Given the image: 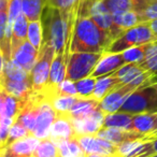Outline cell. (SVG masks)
<instances>
[{
    "instance_id": "1",
    "label": "cell",
    "mask_w": 157,
    "mask_h": 157,
    "mask_svg": "<svg viewBox=\"0 0 157 157\" xmlns=\"http://www.w3.org/2000/svg\"><path fill=\"white\" fill-rule=\"evenodd\" d=\"M78 8L69 14H63L60 10L46 6L41 14V24L43 30V44H48L56 54H63L65 46L71 42L72 30L76 18Z\"/></svg>"
},
{
    "instance_id": "2",
    "label": "cell",
    "mask_w": 157,
    "mask_h": 157,
    "mask_svg": "<svg viewBox=\"0 0 157 157\" xmlns=\"http://www.w3.org/2000/svg\"><path fill=\"white\" fill-rule=\"evenodd\" d=\"M113 40L109 33L97 26L90 16L76 15L70 53H102Z\"/></svg>"
},
{
    "instance_id": "3",
    "label": "cell",
    "mask_w": 157,
    "mask_h": 157,
    "mask_svg": "<svg viewBox=\"0 0 157 157\" xmlns=\"http://www.w3.org/2000/svg\"><path fill=\"white\" fill-rule=\"evenodd\" d=\"M155 37L147 22H142L127 30L123 31L116 39L110 43L105 52L122 53L127 48L140 46L154 41Z\"/></svg>"
},
{
    "instance_id": "4",
    "label": "cell",
    "mask_w": 157,
    "mask_h": 157,
    "mask_svg": "<svg viewBox=\"0 0 157 157\" xmlns=\"http://www.w3.org/2000/svg\"><path fill=\"white\" fill-rule=\"evenodd\" d=\"M102 53H70L68 58L65 80L78 82L88 78L98 61L102 57Z\"/></svg>"
},
{
    "instance_id": "5",
    "label": "cell",
    "mask_w": 157,
    "mask_h": 157,
    "mask_svg": "<svg viewBox=\"0 0 157 157\" xmlns=\"http://www.w3.org/2000/svg\"><path fill=\"white\" fill-rule=\"evenodd\" d=\"M118 112L128 114L157 113V88H139L133 92L123 103Z\"/></svg>"
},
{
    "instance_id": "6",
    "label": "cell",
    "mask_w": 157,
    "mask_h": 157,
    "mask_svg": "<svg viewBox=\"0 0 157 157\" xmlns=\"http://www.w3.org/2000/svg\"><path fill=\"white\" fill-rule=\"evenodd\" d=\"M55 51L48 44L42 43L39 51V57L35 67L30 72V80L33 93L42 94L45 90L50 80L51 65L54 59Z\"/></svg>"
},
{
    "instance_id": "7",
    "label": "cell",
    "mask_w": 157,
    "mask_h": 157,
    "mask_svg": "<svg viewBox=\"0 0 157 157\" xmlns=\"http://www.w3.org/2000/svg\"><path fill=\"white\" fill-rule=\"evenodd\" d=\"M114 75L122 85H131L137 88L151 86V80L154 74L138 63H125L114 72Z\"/></svg>"
},
{
    "instance_id": "8",
    "label": "cell",
    "mask_w": 157,
    "mask_h": 157,
    "mask_svg": "<svg viewBox=\"0 0 157 157\" xmlns=\"http://www.w3.org/2000/svg\"><path fill=\"white\" fill-rule=\"evenodd\" d=\"M139 88L131 85H118L111 90L102 100L99 101V109L107 114L116 113L120 111L126 99Z\"/></svg>"
},
{
    "instance_id": "9",
    "label": "cell",
    "mask_w": 157,
    "mask_h": 157,
    "mask_svg": "<svg viewBox=\"0 0 157 157\" xmlns=\"http://www.w3.org/2000/svg\"><path fill=\"white\" fill-rule=\"evenodd\" d=\"M105 117V114L99 108L85 117H72V125L75 136H96L102 128Z\"/></svg>"
},
{
    "instance_id": "10",
    "label": "cell",
    "mask_w": 157,
    "mask_h": 157,
    "mask_svg": "<svg viewBox=\"0 0 157 157\" xmlns=\"http://www.w3.org/2000/svg\"><path fill=\"white\" fill-rule=\"evenodd\" d=\"M75 139L86 155L96 154L103 156H116L117 145L97 136H75Z\"/></svg>"
},
{
    "instance_id": "11",
    "label": "cell",
    "mask_w": 157,
    "mask_h": 157,
    "mask_svg": "<svg viewBox=\"0 0 157 157\" xmlns=\"http://www.w3.org/2000/svg\"><path fill=\"white\" fill-rule=\"evenodd\" d=\"M90 16L99 28L109 33L113 37V39H116L122 33V31L115 26L112 13H110L108 8L102 2V0L93 3L90 9Z\"/></svg>"
},
{
    "instance_id": "12",
    "label": "cell",
    "mask_w": 157,
    "mask_h": 157,
    "mask_svg": "<svg viewBox=\"0 0 157 157\" xmlns=\"http://www.w3.org/2000/svg\"><path fill=\"white\" fill-rule=\"evenodd\" d=\"M56 118V111L52 107L48 100H43L40 107V112L37 118L36 129L33 135L39 140L48 139L50 136V130Z\"/></svg>"
},
{
    "instance_id": "13",
    "label": "cell",
    "mask_w": 157,
    "mask_h": 157,
    "mask_svg": "<svg viewBox=\"0 0 157 157\" xmlns=\"http://www.w3.org/2000/svg\"><path fill=\"white\" fill-rule=\"evenodd\" d=\"M75 137L72 117L69 114H56L54 123L50 130V136L48 139L52 140L55 144L63 140H69Z\"/></svg>"
},
{
    "instance_id": "14",
    "label": "cell",
    "mask_w": 157,
    "mask_h": 157,
    "mask_svg": "<svg viewBox=\"0 0 157 157\" xmlns=\"http://www.w3.org/2000/svg\"><path fill=\"white\" fill-rule=\"evenodd\" d=\"M125 63H125L122 53L103 52L102 57L98 61V63L95 67V69L93 70V72L90 74V78H98L100 76L111 74L113 72H115L116 70L120 69Z\"/></svg>"
},
{
    "instance_id": "15",
    "label": "cell",
    "mask_w": 157,
    "mask_h": 157,
    "mask_svg": "<svg viewBox=\"0 0 157 157\" xmlns=\"http://www.w3.org/2000/svg\"><path fill=\"white\" fill-rule=\"evenodd\" d=\"M39 57V51L36 50L28 40L22 43L13 53H12V60L20 67L24 68L29 73L33 68L35 67L36 63Z\"/></svg>"
},
{
    "instance_id": "16",
    "label": "cell",
    "mask_w": 157,
    "mask_h": 157,
    "mask_svg": "<svg viewBox=\"0 0 157 157\" xmlns=\"http://www.w3.org/2000/svg\"><path fill=\"white\" fill-rule=\"evenodd\" d=\"M97 137L105 139L115 145L124 143V142L132 141V140H138L144 138L142 135L136 132L133 130H124L120 128H101L97 132Z\"/></svg>"
},
{
    "instance_id": "17",
    "label": "cell",
    "mask_w": 157,
    "mask_h": 157,
    "mask_svg": "<svg viewBox=\"0 0 157 157\" xmlns=\"http://www.w3.org/2000/svg\"><path fill=\"white\" fill-rule=\"evenodd\" d=\"M1 86L7 94L21 99H28L33 93L30 78L25 81H11V80L6 78L2 74Z\"/></svg>"
},
{
    "instance_id": "18",
    "label": "cell",
    "mask_w": 157,
    "mask_h": 157,
    "mask_svg": "<svg viewBox=\"0 0 157 157\" xmlns=\"http://www.w3.org/2000/svg\"><path fill=\"white\" fill-rule=\"evenodd\" d=\"M40 142L41 140L36 138L33 135H29L27 137L14 141L7 148L14 157H33Z\"/></svg>"
},
{
    "instance_id": "19",
    "label": "cell",
    "mask_w": 157,
    "mask_h": 157,
    "mask_svg": "<svg viewBox=\"0 0 157 157\" xmlns=\"http://www.w3.org/2000/svg\"><path fill=\"white\" fill-rule=\"evenodd\" d=\"M132 130L143 137L157 130V113H139L132 115Z\"/></svg>"
},
{
    "instance_id": "20",
    "label": "cell",
    "mask_w": 157,
    "mask_h": 157,
    "mask_svg": "<svg viewBox=\"0 0 157 157\" xmlns=\"http://www.w3.org/2000/svg\"><path fill=\"white\" fill-rule=\"evenodd\" d=\"M28 18L24 13H21L15 20L12 28V41H11V52L13 53L22 43L27 40L28 33Z\"/></svg>"
},
{
    "instance_id": "21",
    "label": "cell",
    "mask_w": 157,
    "mask_h": 157,
    "mask_svg": "<svg viewBox=\"0 0 157 157\" xmlns=\"http://www.w3.org/2000/svg\"><path fill=\"white\" fill-rule=\"evenodd\" d=\"M118 85H121V83L114 75V72L108 74V75L100 76V78H96V85H95L93 98L98 101L102 100L113 88H115Z\"/></svg>"
},
{
    "instance_id": "22",
    "label": "cell",
    "mask_w": 157,
    "mask_h": 157,
    "mask_svg": "<svg viewBox=\"0 0 157 157\" xmlns=\"http://www.w3.org/2000/svg\"><path fill=\"white\" fill-rule=\"evenodd\" d=\"M102 128H120L124 130H132V114L116 112L107 114Z\"/></svg>"
},
{
    "instance_id": "23",
    "label": "cell",
    "mask_w": 157,
    "mask_h": 157,
    "mask_svg": "<svg viewBox=\"0 0 157 157\" xmlns=\"http://www.w3.org/2000/svg\"><path fill=\"white\" fill-rule=\"evenodd\" d=\"M56 145L58 150V157H86V153L83 151L75 137L60 141Z\"/></svg>"
},
{
    "instance_id": "24",
    "label": "cell",
    "mask_w": 157,
    "mask_h": 157,
    "mask_svg": "<svg viewBox=\"0 0 157 157\" xmlns=\"http://www.w3.org/2000/svg\"><path fill=\"white\" fill-rule=\"evenodd\" d=\"M113 22L115 26L120 29L121 31H125L136 25L142 23L140 16L138 15L137 12L135 11H125V12H117L113 13Z\"/></svg>"
},
{
    "instance_id": "25",
    "label": "cell",
    "mask_w": 157,
    "mask_h": 157,
    "mask_svg": "<svg viewBox=\"0 0 157 157\" xmlns=\"http://www.w3.org/2000/svg\"><path fill=\"white\" fill-rule=\"evenodd\" d=\"M135 12L142 22L157 20V0H137Z\"/></svg>"
},
{
    "instance_id": "26",
    "label": "cell",
    "mask_w": 157,
    "mask_h": 157,
    "mask_svg": "<svg viewBox=\"0 0 157 157\" xmlns=\"http://www.w3.org/2000/svg\"><path fill=\"white\" fill-rule=\"evenodd\" d=\"M28 99H21L13 97L11 95L6 93L5 98V109H3L2 115L8 116V117L13 118L14 121H17L20 114L22 113L23 109L25 108Z\"/></svg>"
},
{
    "instance_id": "27",
    "label": "cell",
    "mask_w": 157,
    "mask_h": 157,
    "mask_svg": "<svg viewBox=\"0 0 157 157\" xmlns=\"http://www.w3.org/2000/svg\"><path fill=\"white\" fill-rule=\"evenodd\" d=\"M98 108L99 101L96 99H78L68 114L73 118L85 117Z\"/></svg>"
},
{
    "instance_id": "28",
    "label": "cell",
    "mask_w": 157,
    "mask_h": 157,
    "mask_svg": "<svg viewBox=\"0 0 157 157\" xmlns=\"http://www.w3.org/2000/svg\"><path fill=\"white\" fill-rule=\"evenodd\" d=\"M48 0H23V13L29 22L39 21L44 8L48 6Z\"/></svg>"
},
{
    "instance_id": "29",
    "label": "cell",
    "mask_w": 157,
    "mask_h": 157,
    "mask_svg": "<svg viewBox=\"0 0 157 157\" xmlns=\"http://www.w3.org/2000/svg\"><path fill=\"white\" fill-rule=\"evenodd\" d=\"M3 76L11 81H25L30 78V73L11 59L3 63Z\"/></svg>"
},
{
    "instance_id": "30",
    "label": "cell",
    "mask_w": 157,
    "mask_h": 157,
    "mask_svg": "<svg viewBox=\"0 0 157 157\" xmlns=\"http://www.w3.org/2000/svg\"><path fill=\"white\" fill-rule=\"evenodd\" d=\"M78 99L80 98H78V97L55 95L50 99V102L56 111V114H68Z\"/></svg>"
},
{
    "instance_id": "31",
    "label": "cell",
    "mask_w": 157,
    "mask_h": 157,
    "mask_svg": "<svg viewBox=\"0 0 157 157\" xmlns=\"http://www.w3.org/2000/svg\"><path fill=\"white\" fill-rule=\"evenodd\" d=\"M141 66L153 74H157V39L145 44V55Z\"/></svg>"
},
{
    "instance_id": "32",
    "label": "cell",
    "mask_w": 157,
    "mask_h": 157,
    "mask_svg": "<svg viewBox=\"0 0 157 157\" xmlns=\"http://www.w3.org/2000/svg\"><path fill=\"white\" fill-rule=\"evenodd\" d=\"M27 40L30 44L40 51L43 41V30H42L41 21H31L28 23V33H27Z\"/></svg>"
},
{
    "instance_id": "33",
    "label": "cell",
    "mask_w": 157,
    "mask_h": 157,
    "mask_svg": "<svg viewBox=\"0 0 157 157\" xmlns=\"http://www.w3.org/2000/svg\"><path fill=\"white\" fill-rule=\"evenodd\" d=\"M75 84L76 92H78V98L80 99H94L93 94H94L95 85H96V78H82L80 81L74 82Z\"/></svg>"
},
{
    "instance_id": "34",
    "label": "cell",
    "mask_w": 157,
    "mask_h": 157,
    "mask_svg": "<svg viewBox=\"0 0 157 157\" xmlns=\"http://www.w3.org/2000/svg\"><path fill=\"white\" fill-rule=\"evenodd\" d=\"M137 0H102L110 13H117L125 11H135Z\"/></svg>"
},
{
    "instance_id": "35",
    "label": "cell",
    "mask_w": 157,
    "mask_h": 157,
    "mask_svg": "<svg viewBox=\"0 0 157 157\" xmlns=\"http://www.w3.org/2000/svg\"><path fill=\"white\" fill-rule=\"evenodd\" d=\"M122 55L124 57V60L126 63H138V65H141L144 60V55H145V44L127 48L124 52H122Z\"/></svg>"
},
{
    "instance_id": "36",
    "label": "cell",
    "mask_w": 157,
    "mask_h": 157,
    "mask_svg": "<svg viewBox=\"0 0 157 157\" xmlns=\"http://www.w3.org/2000/svg\"><path fill=\"white\" fill-rule=\"evenodd\" d=\"M33 157H58L57 145L50 139L41 140Z\"/></svg>"
},
{
    "instance_id": "37",
    "label": "cell",
    "mask_w": 157,
    "mask_h": 157,
    "mask_svg": "<svg viewBox=\"0 0 157 157\" xmlns=\"http://www.w3.org/2000/svg\"><path fill=\"white\" fill-rule=\"evenodd\" d=\"M14 123L16 122L13 118L8 117V116L5 115L0 116V150L1 148H7L9 131Z\"/></svg>"
},
{
    "instance_id": "38",
    "label": "cell",
    "mask_w": 157,
    "mask_h": 157,
    "mask_svg": "<svg viewBox=\"0 0 157 157\" xmlns=\"http://www.w3.org/2000/svg\"><path fill=\"white\" fill-rule=\"evenodd\" d=\"M78 1L80 0H48V5L60 10L63 14H69L78 7Z\"/></svg>"
},
{
    "instance_id": "39",
    "label": "cell",
    "mask_w": 157,
    "mask_h": 157,
    "mask_svg": "<svg viewBox=\"0 0 157 157\" xmlns=\"http://www.w3.org/2000/svg\"><path fill=\"white\" fill-rule=\"evenodd\" d=\"M31 135L24 126L20 124V123H14L12 125V127L10 128V131H9V138H8V143H7V147L10 145L11 143H13L14 141L16 140H20L22 138H25L27 136Z\"/></svg>"
},
{
    "instance_id": "40",
    "label": "cell",
    "mask_w": 157,
    "mask_h": 157,
    "mask_svg": "<svg viewBox=\"0 0 157 157\" xmlns=\"http://www.w3.org/2000/svg\"><path fill=\"white\" fill-rule=\"evenodd\" d=\"M56 95H63V96H72V97H78V95L76 92L75 84L74 82H71L69 80H63L58 86H57Z\"/></svg>"
},
{
    "instance_id": "41",
    "label": "cell",
    "mask_w": 157,
    "mask_h": 157,
    "mask_svg": "<svg viewBox=\"0 0 157 157\" xmlns=\"http://www.w3.org/2000/svg\"><path fill=\"white\" fill-rule=\"evenodd\" d=\"M154 154H157V138L144 141L143 150L141 151L138 157H147Z\"/></svg>"
},
{
    "instance_id": "42",
    "label": "cell",
    "mask_w": 157,
    "mask_h": 157,
    "mask_svg": "<svg viewBox=\"0 0 157 157\" xmlns=\"http://www.w3.org/2000/svg\"><path fill=\"white\" fill-rule=\"evenodd\" d=\"M96 1H99V0H80V1H78V7L90 10L92 5L94 2H96Z\"/></svg>"
},
{
    "instance_id": "43",
    "label": "cell",
    "mask_w": 157,
    "mask_h": 157,
    "mask_svg": "<svg viewBox=\"0 0 157 157\" xmlns=\"http://www.w3.org/2000/svg\"><path fill=\"white\" fill-rule=\"evenodd\" d=\"M5 98H6V92L0 88V116L2 115L3 109H5Z\"/></svg>"
},
{
    "instance_id": "44",
    "label": "cell",
    "mask_w": 157,
    "mask_h": 157,
    "mask_svg": "<svg viewBox=\"0 0 157 157\" xmlns=\"http://www.w3.org/2000/svg\"><path fill=\"white\" fill-rule=\"evenodd\" d=\"M148 25H150V28L151 30H152L153 35H154L155 37V40L157 39V20H154V21H150V22H147Z\"/></svg>"
},
{
    "instance_id": "45",
    "label": "cell",
    "mask_w": 157,
    "mask_h": 157,
    "mask_svg": "<svg viewBox=\"0 0 157 157\" xmlns=\"http://www.w3.org/2000/svg\"><path fill=\"white\" fill-rule=\"evenodd\" d=\"M0 157H14V156L8 151V148H1L0 150Z\"/></svg>"
},
{
    "instance_id": "46",
    "label": "cell",
    "mask_w": 157,
    "mask_h": 157,
    "mask_svg": "<svg viewBox=\"0 0 157 157\" xmlns=\"http://www.w3.org/2000/svg\"><path fill=\"white\" fill-rule=\"evenodd\" d=\"M8 5H9V0H0V12L8 10Z\"/></svg>"
},
{
    "instance_id": "47",
    "label": "cell",
    "mask_w": 157,
    "mask_h": 157,
    "mask_svg": "<svg viewBox=\"0 0 157 157\" xmlns=\"http://www.w3.org/2000/svg\"><path fill=\"white\" fill-rule=\"evenodd\" d=\"M155 138H157V130H156V131H154L153 133H151V135H148V136H146V137H144V138H143V140H144V141H146V140L155 139Z\"/></svg>"
},
{
    "instance_id": "48",
    "label": "cell",
    "mask_w": 157,
    "mask_h": 157,
    "mask_svg": "<svg viewBox=\"0 0 157 157\" xmlns=\"http://www.w3.org/2000/svg\"><path fill=\"white\" fill-rule=\"evenodd\" d=\"M151 86L157 88V74H154V75H153L152 80H151Z\"/></svg>"
},
{
    "instance_id": "49",
    "label": "cell",
    "mask_w": 157,
    "mask_h": 157,
    "mask_svg": "<svg viewBox=\"0 0 157 157\" xmlns=\"http://www.w3.org/2000/svg\"><path fill=\"white\" fill-rule=\"evenodd\" d=\"M86 157H115V156H103V155H96V154H92V155H86Z\"/></svg>"
},
{
    "instance_id": "50",
    "label": "cell",
    "mask_w": 157,
    "mask_h": 157,
    "mask_svg": "<svg viewBox=\"0 0 157 157\" xmlns=\"http://www.w3.org/2000/svg\"><path fill=\"white\" fill-rule=\"evenodd\" d=\"M147 157H157V154H154V155H151V156H147Z\"/></svg>"
}]
</instances>
